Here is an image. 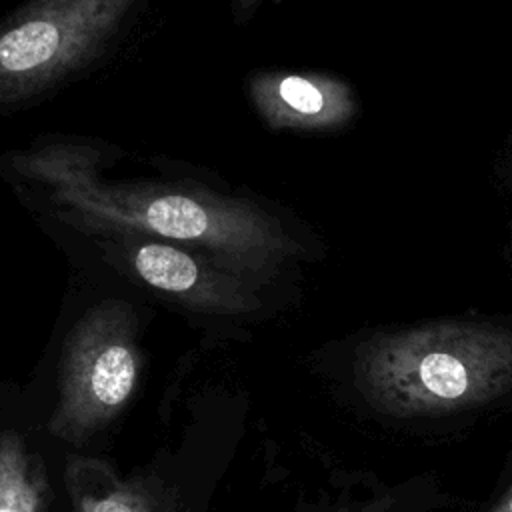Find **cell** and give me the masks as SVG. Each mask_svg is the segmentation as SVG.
<instances>
[{
	"instance_id": "2",
	"label": "cell",
	"mask_w": 512,
	"mask_h": 512,
	"mask_svg": "<svg viewBox=\"0 0 512 512\" xmlns=\"http://www.w3.org/2000/svg\"><path fill=\"white\" fill-rule=\"evenodd\" d=\"M354 378L366 402L390 416L484 406L512 390V330L444 320L382 332L358 348Z\"/></svg>"
},
{
	"instance_id": "1",
	"label": "cell",
	"mask_w": 512,
	"mask_h": 512,
	"mask_svg": "<svg viewBox=\"0 0 512 512\" xmlns=\"http://www.w3.org/2000/svg\"><path fill=\"white\" fill-rule=\"evenodd\" d=\"M26 172L52 188L58 216L84 232L140 234L200 250L252 282L274 274L300 244L252 202L202 188L98 182L72 152L42 150Z\"/></svg>"
},
{
	"instance_id": "4",
	"label": "cell",
	"mask_w": 512,
	"mask_h": 512,
	"mask_svg": "<svg viewBox=\"0 0 512 512\" xmlns=\"http://www.w3.org/2000/svg\"><path fill=\"white\" fill-rule=\"evenodd\" d=\"M134 0H34L0 28V108L26 102L92 60Z\"/></svg>"
},
{
	"instance_id": "6",
	"label": "cell",
	"mask_w": 512,
	"mask_h": 512,
	"mask_svg": "<svg viewBox=\"0 0 512 512\" xmlns=\"http://www.w3.org/2000/svg\"><path fill=\"white\" fill-rule=\"evenodd\" d=\"M248 94L260 118L276 130H336L356 114L352 86L328 74L258 72Z\"/></svg>"
},
{
	"instance_id": "10",
	"label": "cell",
	"mask_w": 512,
	"mask_h": 512,
	"mask_svg": "<svg viewBox=\"0 0 512 512\" xmlns=\"http://www.w3.org/2000/svg\"><path fill=\"white\" fill-rule=\"evenodd\" d=\"M256 2H258V0H238V8H240L242 12H248Z\"/></svg>"
},
{
	"instance_id": "5",
	"label": "cell",
	"mask_w": 512,
	"mask_h": 512,
	"mask_svg": "<svg viewBox=\"0 0 512 512\" xmlns=\"http://www.w3.org/2000/svg\"><path fill=\"white\" fill-rule=\"evenodd\" d=\"M100 246L110 262L190 308L218 314L260 308L256 282L200 250L132 232L106 234Z\"/></svg>"
},
{
	"instance_id": "8",
	"label": "cell",
	"mask_w": 512,
	"mask_h": 512,
	"mask_svg": "<svg viewBox=\"0 0 512 512\" xmlns=\"http://www.w3.org/2000/svg\"><path fill=\"white\" fill-rule=\"evenodd\" d=\"M48 480L42 458L12 430L0 434V512H44Z\"/></svg>"
},
{
	"instance_id": "3",
	"label": "cell",
	"mask_w": 512,
	"mask_h": 512,
	"mask_svg": "<svg viewBox=\"0 0 512 512\" xmlns=\"http://www.w3.org/2000/svg\"><path fill=\"white\" fill-rule=\"evenodd\" d=\"M138 376L134 310L122 300L98 302L64 340L50 434L66 442L88 440L126 408Z\"/></svg>"
},
{
	"instance_id": "7",
	"label": "cell",
	"mask_w": 512,
	"mask_h": 512,
	"mask_svg": "<svg viewBox=\"0 0 512 512\" xmlns=\"http://www.w3.org/2000/svg\"><path fill=\"white\" fill-rule=\"evenodd\" d=\"M64 484L72 512H184L158 478H126L100 458L70 456Z\"/></svg>"
},
{
	"instance_id": "9",
	"label": "cell",
	"mask_w": 512,
	"mask_h": 512,
	"mask_svg": "<svg viewBox=\"0 0 512 512\" xmlns=\"http://www.w3.org/2000/svg\"><path fill=\"white\" fill-rule=\"evenodd\" d=\"M490 512H512V488L498 500V504Z\"/></svg>"
}]
</instances>
